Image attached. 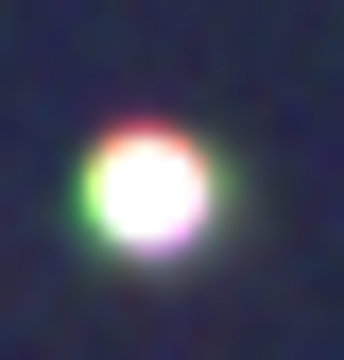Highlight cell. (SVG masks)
<instances>
[{"label": "cell", "mask_w": 344, "mask_h": 360, "mask_svg": "<svg viewBox=\"0 0 344 360\" xmlns=\"http://www.w3.org/2000/svg\"><path fill=\"white\" fill-rule=\"evenodd\" d=\"M86 223L138 240V257L207 240V155H190V138H104V155H86Z\"/></svg>", "instance_id": "obj_1"}]
</instances>
